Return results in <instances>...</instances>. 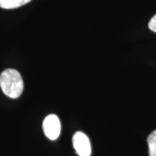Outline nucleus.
Here are the masks:
<instances>
[{"label":"nucleus","mask_w":156,"mask_h":156,"mask_svg":"<svg viewBox=\"0 0 156 156\" xmlns=\"http://www.w3.org/2000/svg\"><path fill=\"white\" fill-rule=\"evenodd\" d=\"M0 87L3 93L13 99L22 95L23 82L20 73L13 69H7L0 75Z\"/></svg>","instance_id":"nucleus-1"},{"label":"nucleus","mask_w":156,"mask_h":156,"mask_svg":"<svg viewBox=\"0 0 156 156\" xmlns=\"http://www.w3.org/2000/svg\"><path fill=\"white\" fill-rule=\"evenodd\" d=\"M43 129L45 136L51 140H56L61 133V122L56 115H49L43 122Z\"/></svg>","instance_id":"nucleus-2"},{"label":"nucleus","mask_w":156,"mask_h":156,"mask_svg":"<svg viewBox=\"0 0 156 156\" xmlns=\"http://www.w3.org/2000/svg\"><path fill=\"white\" fill-rule=\"evenodd\" d=\"M73 147L79 156H90L91 145L89 137L83 132H76L73 135Z\"/></svg>","instance_id":"nucleus-3"},{"label":"nucleus","mask_w":156,"mask_h":156,"mask_svg":"<svg viewBox=\"0 0 156 156\" xmlns=\"http://www.w3.org/2000/svg\"><path fill=\"white\" fill-rule=\"evenodd\" d=\"M31 0H0V7L3 9H15L30 3Z\"/></svg>","instance_id":"nucleus-4"},{"label":"nucleus","mask_w":156,"mask_h":156,"mask_svg":"<svg viewBox=\"0 0 156 156\" xmlns=\"http://www.w3.org/2000/svg\"><path fill=\"white\" fill-rule=\"evenodd\" d=\"M149 156H156V130L152 132L147 137Z\"/></svg>","instance_id":"nucleus-5"},{"label":"nucleus","mask_w":156,"mask_h":156,"mask_svg":"<svg viewBox=\"0 0 156 156\" xmlns=\"http://www.w3.org/2000/svg\"><path fill=\"white\" fill-rule=\"evenodd\" d=\"M148 27L152 31L156 33V14L150 19L149 23H148Z\"/></svg>","instance_id":"nucleus-6"}]
</instances>
